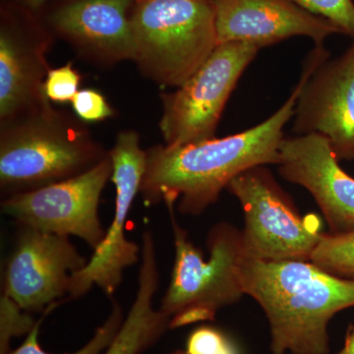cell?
Returning a JSON list of instances; mask_svg holds the SVG:
<instances>
[{
  "label": "cell",
  "mask_w": 354,
  "mask_h": 354,
  "mask_svg": "<svg viewBox=\"0 0 354 354\" xmlns=\"http://www.w3.org/2000/svg\"><path fill=\"white\" fill-rule=\"evenodd\" d=\"M138 288L131 308L118 334L102 354H142L155 346L169 330V317L153 308L158 269L155 239L150 232L142 235Z\"/></svg>",
  "instance_id": "15"
},
{
  "label": "cell",
  "mask_w": 354,
  "mask_h": 354,
  "mask_svg": "<svg viewBox=\"0 0 354 354\" xmlns=\"http://www.w3.org/2000/svg\"><path fill=\"white\" fill-rule=\"evenodd\" d=\"M319 59L308 55L299 82L288 101L264 122L225 138L183 146L155 147L147 153L140 192L149 204L176 205L181 215L199 216L241 172L258 165H278L283 128L310 72Z\"/></svg>",
  "instance_id": "1"
},
{
  "label": "cell",
  "mask_w": 354,
  "mask_h": 354,
  "mask_svg": "<svg viewBox=\"0 0 354 354\" xmlns=\"http://www.w3.org/2000/svg\"><path fill=\"white\" fill-rule=\"evenodd\" d=\"M134 0H76L60 8L53 23L60 32L116 58L136 57L130 7Z\"/></svg>",
  "instance_id": "14"
},
{
  "label": "cell",
  "mask_w": 354,
  "mask_h": 354,
  "mask_svg": "<svg viewBox=\"0 0 354 354\" xmlns=\"http://www.w3.org/2000/svg\"><path fill=\"white\" fill-rule=\"evenodd\" d=\"M80 80V75L71 64L50 70L44 83V94L53 102H72L79 92Z\"/></svg>",
  "instance_id": "22"
},
{
  "label": "cell",
  "mask_w": 354,
  "mask_h": 354,
  "mask_svg": "<svg viewBox=\"0 0 354 354\" xmlns=\"http://www.w3.org/2000/svg\"><path fill=\"white\" fill-rule=\"evenodd\" d=\"M37 321L30 312L21 308L12 298L2 293L0 297V354L10 353L11 339L29 334Z\"/></svg>",
  "instance_id": "19"
},
{
  "label": "cell",
  "mask_w": 354,
  "mask_h": 354,
  "mask_svg": "<svg viewBox=\"0 0 354 354\" xmlns=\"http://www.w3.org/2000/svg\"><path fill=\"white\" fill-rule=\"evenodd\" d=\"M71 102L77 116L88 122L106 120L113 114L104 95L90 88L79 91Z\"/></svg>",
  "instance_id": "23"
},
{
  "label": "cell",
  "mask_w": 354,
  "mask_h": 354,
  "mask_svg": "<svg viewBox=\"0 0 354 354\" xmlns=\"http://www.w3.org/2000/svg\"><path fill=\"white\" fill-rule=\"evenodd\" d=\"M239 277L245 295L264 311L272 354H329V324L354 306V281L333 276L310 261L245 257Z\"/></svg>",
  "instance_id": "2"
},
{
  "label": "cell",
  "mask_w": 354,
  "mask_h": 354,
  "mask_svg": "<svg viewBox=\"0 0 354 354\" xmlns=\"http://www.w3.org/2000/svg\"><path fill=\"white\" fill-rule=\"evenodd\" d=\"M165 205L171 218L176 257L160 310L171 319L169 330L214 321L221 309L245 295L239 277L247 257L241 230L227 221L209 228L206 259L176 221V205Z\"/></svg>",
  "instance_id": "3"
},
{
  "label": "cell",
  "mask_w": 354,
  "mask_h": 354,
  "mask_svg": "<svg viewBox=\"0 0 354 354\" xmlns=\"http://www.w3.org/2000/svg\"><path fill=\"white\" fill-rule=\"evenodd\" d=\"M293 132L328 140L339 160L354 162V41L310 72L295 109Z\"/></svg>",
  "instance_id": "11"
},
{
  "label": "cell",
  "mask_w": 354,
  "mask_h": 354,
  "mask_svg": "<svg viewBox=\"0 0 354 354\" xmlns=\"http://www.w3.org/2000/svg\"><path fill=\"white\" fill-rule=\"evenodd\" d=\"M218 43L241 41L257 48L304 36L321 46L341 32L334 24L292 0H215Z\"/></svg>",
  "instance_id": "13"
},
{
  "label": "cell",
  "mask_w": 354,
  "mask_h": 354,
  "mask_svg": "<svg viewBox=\"0 0 354 354\" xmlns=\"http://www.w3.org/2000/svg\"><path fill=\"white\" fill-rule=\"evenodd\" d=\"M104 158L88 142L55 125H29L2 139L0 183L12 195L27 192L78 176Z\"/></svg>",
  "instance_id": "9"
},
{
  "label": "cell",
  "mask_w": 354,
  "mask_h": 354,
  "mask_svg": "<svg viewBox=\"0 0 354 354\" xmlns=\"http://www.w3.org/2000/svg\"><path fill=\"white\" fill-rule=\"evenodd\" d=\"M337 354H354V325L349 329L341 351Z\"/></svg>",
  "instance_id": "24"
},
{
  "label": "cell",
  "mask_w": 354,
  "mask_h": 354,
  "mask_svg": "<svg viewBox=\"0 0 354 354\" xmlns=\"http://www.w3.org/2000/svg\"><path fill=\"white\" fill-rule=\"evenodd\" d=\"M176 354H239L234 342L211 326H201L188 335L185 349Z\"/></svg>",
  "instance_id": "21"
},
{
  "label": "cell",
  "mask_w": 354,
  "mask_h": 354,
  "mask_svg": "<svg viewBox=\"0 0 354 354\" xmlns=\"http://www.w3.org/2000/svg\"><path fill=\"white\" fill-rule=\"evenodd\" d=\"M309 12L330 21L342 34L354 39L353 0H292Z\"/></svg>",
  "instance_id": "20"
},
{
  "label": "cell",
  "mask_w": 354,
  "mask_h": 354,
  "mask_svg": "<svg viewBox=\"0 0 354 354\" xmlns=\"http://www.w3.org/2000/svg\"><path fill=\"white\" fill-rule=\"evenodd\" d=\"M113 300V307H111V313H109L106 320L104 321L101 327L97 328L92 339L85 346L78 349L76 353L71 354H102L109 348L114 337L118 334V330L120 329L125 318L122 307L115 300ZM59 302L53 304L46 309L44 316L37 321L36 326L27 335L24 342L17 348L13 349V351L11 349L8 354H50L44 351L41 348V344H39V328H41L44 317L48 315L50 311H53V309L57 306Z\"/></svg>",
  "instance_id": "18"
},
{
  "label": "cell",
  "mask_w": 354,
  "mask_h": 354,
  "mask_svg": "<svg viewBox=\"0 0 354 354\" xmlns=\"http://www.w3.org/2000/svg\"><path fill=\"white\" fill-rule=\"evenodd\" d=\"M339 162L327 139L307 134L283 138L277 165L283 178L312 195L332 234L354 227V178Z\"/></svg>",
  "instance_id": "12"
},
{
  "label": "cell",
  "mask_w": 354,
  "mask_h": 354,
  "mask_svg": "<svg viewBox=\"0 0 354 354\" xmlns=\"http://www.w3.org/2000/svg\"><path fill=\"white\" fill-rule=\"evenodd\" d=\"M131 26L135 60L172 87L185 83L218 44L212 0H137Z\"/></svg>",
  "instance_id": "4"
},
{
  "label": "cell",
  "mask_w": 354,
  "mask_h": 354,
  "mask_svg": "<svg viewBox=\"0 0 354 354\" xmlns=\"http://www.w3.org/2000/svg\"><path fill=\"white\" fill-rule=\"evenodd\" d=\"M260 48L232 41L218 44L208 59L174 94L164 95L160 120L167 146L215 138L225 104Z\"/></svg>",
  "instance_id": "6"
},
{
  "label": "cell",
  "mask_w": 354,
  "mask_h": 354,
  "mask_svg": "<svg viewBox=\"0 0 354 354\" xmlns=\"http://www.w3.org/2000/svg\"><path fill=\"white\" fill-rule=\"evenodd\" d=\"M113 171L109 155L78 176L11 195L1 203L2 213L13 218L18 227L72 235L95 250L106 234L100 220V199Z\"/></svg>",
  "instance_id": "7"
},
{
  "label": "cell",
  "mask_w": 354,
  "mask_h": 354,
  "mask_svg": "<svg viewBox=\"0 0 354 354\" xmlns=\"http://www.w3.org/2000/svg\"><path fill=\"white\" fill-rule=\"evenodd\" d=\"M227 189L243 209L241 232L247 257L272 262L310 261L324 234L322 223L315 215H300L266 165L241 172Z\"/></svg>",
  "instance_id": "5"
},
{
  "label": "cell",
  "mask_w": 354,
  "mask_h": 354,
  "mask_svg": "<svg viewBox=\"0 0 354 354\" xmlns=\"http://www.w3.org/2000/svg\"><path fill=\"white\" fill-rule=\"evenodd\" d=\"M113 179L115 185V212L106 228L101 244L80 271L72 274L68 299H78L87 295L94 286L113 298L122 283L127 268L141 261L142 247L125 235V225L133 202L140 192L146 167L145 151L142 150L137 133L128 131L118 135L111 153Z\"/></svg>",
  "instance_id": "8"
},
{
  "label": "cell",
  "mask_w": 354,
  "mask_h": 354,
  "mask_svg": "<svg viewBox=\"0 0 354 354\" xmlns=\"http://www.w3.org/2000/svg\"><path fill=\"white\" fill-rule=\"evenodd\" d=\"M34 78L27 55L6 32L0 37V114L7 118L31 99Z\"/></svg>",
  "instance_id": "16"
},
{
  "label": "cell",
  "mask_w": 354,
  "mask_h": 354,
  "mask_svg": "<svg viewBox=\"0 0 354 354\" xmlns=\"http://www.w3.org/2000/svg\"><path fill=\"white\" fill-rule=\"evenodd\" d=\"M310 262L333 276L354 281V227L323 234Z\"/></svg>",
  "instance_id": "17"
},
{
  "label": "cell",
  "mask_w": 354,
  "mask_h": 354,
  "mask_svg": "<svg viewBox=\"0 0 354 354\" xmlns=\"http://www.w3.org/2000/svg\"><path fill=\"white\" fill-rule=\"evenodd\" d=\"M3 274V292L25 311H46L68 295L70 278L88 263L69 236L19 227Z\"/></svg>",
  "instance_id": "10"
},
{
  "label": "cell",
  "mask_w": 354,
  "mask_h": 354,
  "mask_svg": "<svg viewBox=\"0 0 354 354\" xmlns=\"http://www.w3.org/2000/svg\"><path fill=\"white\" fill-rule=\"evenodd\" d=\"M46 0H27L28 3L32 7H39L44 3Z\"/></svg>",
  "instance_id": "25"
}]
</instances>
